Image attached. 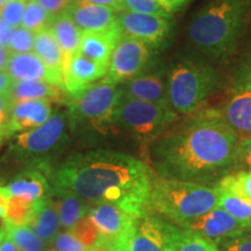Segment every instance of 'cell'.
Listing matches in <instances>:
<instances>
[{
	"label": "cell",
	"instance_id": "obj_1",
	"mask_svg": "<svg viewBox=\"0 0 251 251\" xmlns=\"http://www.w3.org/2000/svg\"><path fill=\"white\" fill-rule=\"evenodd\" d=\"M238 135L214 109L194 113L150 144V163L164 179L214 187L233 171Z\"/></svg>",
	"mask_w": 251,
	"mask_h": 251
},
{
	"label": "cell",
	"instance_id": "obj_2",
	"mask_svg": "<svg viewBox=\"0 0 251 251\" xmlns=\"http://www.w3.org/2000/svg\"><path fill=\"white\" fill-rule=\"evenodd\" d=\"M156 174L136 157L113 150H91L69 156L54 166L52 187L68 190L90 205L113 203L140 216L149 212Z\"/></svg>",
	"mask_w": 251,
	"mask_h": 251
},
{
	"label": "cell",
	"instance_id": "obj_3",
	"mask_svg": "<svg viewBox=\"0 0 251 251\" xmlns=\"http://www.w3.org/2000/svg\"><path fill=\"white\" fill-rule=\"evenodd\" d=\"M74 129L68 109H57L40 127L9 139L0 159V172L12 175L27 168L52 171V159L64 149Z\"/></svg>",
	"mask_w": 251,
	"mask_h": 251
},
{
	"label": "cell",
	"instance_id": "obj_4",
	"mask_svg": "<svg viewBox=\"0 0 251 251\" xmlns=\"http://www.w3.org/2000/svg\"><path fill=\"white\" fill-rule=\"evenodd\" d=\"M250 4L251 0H209L188 25L190 42L211 57H224L242 33Z\"/></svg>",
	"mask_w": 251,
	"mask_h": 251
},
{
	"label": "cell",
	"instance_id": "obj_5",
	"mask_svg": "<svg viewBox=\"0 0 251 251\" xmlns=\"http://www.w3.org/2000/svg\"><path fill=\"white\" fill-rule=\"evenodd\" d=\"M219 196L216 187L164 179L155 176L149 199V212L170 220L176 226H181L215 208Z\"/></svg>",
	"mask_w": 251,
	"mask_h": 251
},
{
	"label": "cell",
	"instance_id": "obj_6",
	"mask_svg": "<svg viewBox=\"0 0 251 251\" xmlns=\"http://www.w3.org/2000/svg\"><path fill=\"white\" fill-rule=\"evenodd\" d=\"M166 76L169 105L179 115L199 112L219 85L211 65L187 58L176 62Z\"/></svg>",
	"mask_w": 251,
	"mask_h": 251
},
{
	"label": "cell",
	"instance_id": "obj_7",
	"mask_svg": "<svg viewBox=\"0 0 251 251\" xmlns=\"http://www.w3.org/2000/svg\"><path fill=\"white\" fill-rule=\"evenodd\" d=\"M170 106L122 96L114 114V128L129 134L141 143L151 144L179 121Z\"/></svg>",
	"mask_w": 251,
	"mask_h": 251
},
{
	"label": "cell",
	"instance_id": "obj_8",
	"mask_svg": "<svg viewBox=\"0 0 251 251\" xmlns=\"http://www.w3.org/2000/svg\"><path fill=\"white\" fill-rule=\"evenodd\" d=\"M122 98L121 86L100 79L79 92L67 97L72 126L87 125L103 133L114 127L113 120Z\"/></svg>",
	"mask_w": 251,
	"mask_h": 251
},
{
	"label": "cell",
	"instance_id": "obj_9",
	"mask_svg": "<svg viewBox=\"0 0 251 251\" xmlns=\"http://www.w3.org/2000/svg\"><path fill=\"white\" fill-rule=\"evenodd\" d=\"M152 56V48L143 41L122 35L113 51L108 71L102 80L121 85L142 74Z\"/></svg>",
	"mask_w": 251,
	"mask_h": 251
},
{
	"label": "cell",
	"instance_id": "obj_10",
	"mask_svg": "<svg viewBox=\"0 0 251 251\" xmlns=\"http://www.w3.org/2000/svg\"><path fill=\"white\" fill-rule=\"evenodd\" d=\"M87 216L99 231L100 240L97 247H103L109 251L127 244L131 228L137 219V215L121 207L105 202L91 205Z\"/></svg>",
	"mask_w": 251,
	"mask_h": 251
},
{
	"label": "cell",
	"instance_id": "obj_11",
	"mask_svg": "<svg viewBox=\"0 0 251 251\" xmlns=\"http://www.w3.org/2000/svg\"><path fill=\"white\" fill-rule=\"evenodd\" d=\"M50 175L51 171L27 168L4 178V183L0 185L5 188L8 197L36 205L52 198L54 188L50 181Z\"/></svg>",
	"mask_w": 251,
	"mask_h": 251
},
{
	"label": "cell",
	"instance_id": "obj_12",
	"mask_svg": "<svg viewBox=\"0 0 251 251\" xmlns=\"http://www.w3.org/2000/svg\"><path fill=\"white\" fill-rule=\"evenodd\" d=\"M117 24L120 27L122 35L143 41L151 48L164 43L172 30L171 18L130 11L120 12L118 14Z\"/></svg>",
	"mask_w": 251,
	"mask_h": 251
},
{
	"label": "cell",
	"instance_id": "obj_13",
	"mask_svg": "<svg viewBox=\"0 0 251 251\" xmlns=\"http://www.w3.org/2000/svg\"><path fill=\"white\" fill-rule=\"evenodd\" d=\"M172 224L152 212L135 220L127 241L128 251H169Z\"/></svg>",
	"mask_w": 251,
	"mask_h": 251
},
{
	"label": "cell",
	"instance_id": "obj_14",
	"mask_svg": "<svg viewBox=\"0 0 251 251\" xmlns=\"http://www.w3.org/2000/svg\"><path fill=\"white\" fill-rule=\"evenodd\" d=\"M178 227L200 235L219 246L228 238L236 236L251 228V225L235 219L225 209L216 206L206 214L185 222Z\"/></svg>",
	"mask_w": 251,
	"mask_h": 251
},
{
	"label": "cell",
	"instance_id": "obj_15",
	"mask_svg": "<svg viewBox=\"0 0 251 251\" xmlns=\"http://www.w3.org/2000/svg\"><path fill=\"white\" fill-rule=\"evenodd\" d=\"M52 112L51 102L47 100H25L13 103L6 129V141L42 126L51 117Z\"/></svg>",
	"mask_w": 251,
	"mask_h": 251
},
{
	"label": "cell",
	"instance_id": "obj_16",
	"mask_svg": "<svg viewBox=\"0 0 251 251\" xmlns=\"http://www.w3.org/2000/svg\"><path fill=\"white\" fill-rule=\"evenodd\" d=\"M108 68L91 61L81 54H76L68 62L63 79V91L68 96L79 92L96 83L107 74Z\"/></svg>",
	"mask_w": 251,
	"mask_h": 251
},
{
	"label": "cell",
	"instance_id": "obj_17",
	"mask_svg": "<svg viewBox=\"0 0 251 251\" xmlns=\"http://www.w3.org/2000/svg\"><path fill=\"white\" fill-rule=\"evenodd\" d=\"M122 96L143 101L169 105L168 76L162 72L140 74L121 84Z\"/></svg>",
	"mask_w": 251,
	"mask_h": 251
},
{
	"label": "cell",
	"instance_id": "obj_18",
	"mask_svg": "<svg viewBox=\"0 0 251 251\" xmlns=\"http://www.w3.org/2000/svg\"><path fill=\"white\" fill-rule=\"evenodd\" d=\"M121 37L122 31L118 24L103 30L83 31L78 52L108 68L113 51Z\"/></svg>",
	"mask_w": 251,
	"mask_h": 251
},
{
	"label": "cell",
	"instance_id": "obj_19",
	"mask_svg": "<svg viewBox=\"0 0 251 251\" xmlns=\"http://www.w3.org/2000/svg\"><path fill=\"white\" fill-rule=\"evenodd\" d=\"M67 13L81 31H97L109 28L117 24L119 14L107 6L85 0H75Z\"/></svg>",
	"mask_w": 251,
	"mask_h": 251
},
{
	"label": "cell",
	"instance_id": "obj_20",
	"mask_svg": "<svg viewBox=\"0 0 251 251\" xmlns=\"http://www.w3.org/2000/svg\"><path fill=\"white\" fill-rule=\"evenodd\" d=\"M33 52L48 69L56 85L63 89L65 71L64 52L49 28L35 34Z\"/></svg>",
	"mask_w": 251,
	"mask_h": 251
},
{
	"label": "cell",
	"instance_id": "obj_21",
	"mask_svg": "<svg viewBox=\"0 0 251 251\" xmlns=\"http://www.w3.org/2000/svg\"><path fill=\"white\" fill-rule=\"evenodd\" d=\"M216 111L238 137L251 135V90L235 91L227 102Z\"/></svg>",
	"mask_w": 251,
	"mask_h": 251
},
{
	"label": "cell",
	"instance_id": "obj_22",
	"mask_svg": "<svg viewBox=\"0 0 251 251\" xmlns=\"http://www.w3.org/2000/svg\"><path fill=\"white\" fill-rule=\"evenodd\" d=\"M9 96L13 103L25 100H47L51 103L67 101V94L62 87L46 80L14 81Z\"/></svg>",
	"mask_w": 251,
	"mask_h": 251
},
{
	"label": "cell",
	"instance_id": "obj_23",
	"mask_svg": "<svg viewBox=\"0 0 251 251\" xmlns=\"http://www.w3.org/2000/svg\"><path fill=\"white\" fill-rule=\"evenodd\" d=\"M6 72L14 81L46 80L55 84L51 74L34 52L12 54L7 68H6Z\"/></svg>",
	"mask_w": 251,
	"mask_h": 251
},
{
	"label": "cell",
	"instance_id": "obj_24",
	"mask_svg": "<svg viewBox=\"0 0 251 251\" xmlns=\"http://www.w3.org/2000/svg\"><path fill=\"white\" fill-rule=\"evenodd\" d=\"M27 226L33 229L45 242L52 243L62 228L54 198L37 203Z\"/></svg>",
	"mask_w": 251,
	"mask_h": 251
},
{
	"label": "cell",
	"instance_id": "obj_25",
	"mask_svg": "<svg viewBox=\"0 0 251 251\" xmlns=\"http://www.w3.org/2000/svg\"><path fill=\"white\" fill-rule=\"evenodd\" d=\"M52 188V198L57 206L62 228H64V230H71L81 219L87 215L91 205L70 191Z\"/></svg>",
	"mask_w": 251,
	"mask_h": 251
},
{
	"label": "cell",
	"instance_id": "obj_26",
	"mask_svg": "<svg viewBox=\"0 0 251 251\" xmlns=\"http://www.w3.org/2000/svg\"><path fill=\"white\" fill-rule=\"evenodd\" d=\"M48 28L54 34L59 46H61L63 52H64L65 67H67L68 62L79 51L81 33L83 31L69 17L67 12L52 17L51 23H50Z\"/></svg>",
	"mask_w": 251,
	"mask_h": 251
},
{
	"label": "cell",
	"instance_id": "obj_27",
	"mask_svg": "<svg viewBox=\"0 0 251 251\" xmlns=\"http://www.w3.org/2000/svg\"><path fill=\"white\" fill-rule=\"evenodd\" d=\"M169 251H221L211 241L174 225L171 228Z\"/></svg>",
	"mask_w": 251,
	"mask_h": 251
},
{
	"label": "cell",
	"instance_id": "obj_28",
	"mask_svg": "<svg viewBox=\"0 0 251 251\" xmlns=\"http://www.w3.org/2000/svg\"><path fill=\"white\" fill-rule=\"evenodd\" d=\"M5 234L21 251H45L48 243L28 226H13L2 222Z\"/></svg>",
	"mask_w": 251,
	"mask_h": 251
},
{
	"label": "cell",
	"instance_id": "obj_29",
	"mask_svg": "<svg viewBox=\"0 0 251 251\" xmlns=\"http://www.w3.org/2000/svg\"><path fill=\"white\" fill-rule=\"evenodd\" d=\"M219 193L218 207L235 219L251 225V199L225 191H219Z\"/></svg>",
	"mask_w": 251,
	"mask_h": 251
},
{
	"label": "cell",
	"instance_id": "obj_30",
	"mask_svg": "<svg viewBox=\"0 0 251 251\" xmlns=\"http://www.w3.org/2000/svg\"><path fill=\"white\" fill-rule=\"evenodd\" d=\"M51 19L52 15L46 11L36 0H28L25 6L21 27L36 34L41 30L47 29L51 23Z\"/></svg>",
	"mask_w": 251,
	"mask_h": 251
},
{
	"label": "cell",
	"instance_id": "obj_31",
	"mask_svg": "<svg viewBox=\"0 0 251 251\" xmlns=\"http://www.w3.org/2000/svg\"><path fill=\"white\" fill-rule=\"evenodd\" d=\"M214 187L251 199V171H236L225 176Z\"/></svg>",
	"mask_w": 251,
	"mask_h": 251
},
{
	"label": "cell",
	"instance_id": "obj_32",
	"mask_svg": "<svg viewBox=\"0 0 251 251\" xmlns=\"http://www.w3.org/2000/svg\"><path fill=\"white\" fill-rule=\"evenodd\" d=\"M36 205L9 197L2 222L13 226H27Z\"/></svg>",
	"mask_w": 251,
	"mask_h": 251
},
{
	"label": "cell",
	"instance_id": "obj_33",
	"mask_svg": "<svg viewBox=\"0 0 251 251\" xmlns=\"http://www.w3.org/2000/svg\"><path fill=\"white\" fill-rule=\"evenodd\" d=\"M70 231L87 249H92L99 244L100 235L98 229L96 228V226L93 225V222L87 215L84 219H81Z\"/></svg>",
	"mask_w": 251,
	"mask_h": 251
},
{
	"label": "cell",
	"instance_id": "obj_34",
	"mask_svg": "<svg viewBox=\"0 0 251 251\" xmlns=\"http://www.w3.org/2000/svg\"><path fill=\"white\" fill-rule=\"evenodd\" d=\"M122 11L171 18V14L165 11L158 0H122Z\"/></svg>",
	"mask_w": 251,
	"mask_h": 251
},
{
	"label": "cell",
	"instance_id": "obj_35",
	"mask_svg": "<svg viewBox=\"0 0 251 251\" xmlns=\"http://www.w3.org/2000/svg\"><path fill=\"white\" fill-rule=\"evenodd\" d=\"M34 39H35V33L33 31L21 26L14 28L8 49L11 50L12 54L33 52Z\"/></svg>",
	"mask_w": 251,
	"mask_h": 251
},
{
	"label": "cell",
	"instance_id": "obj_36",
	"mask_svg": "<svg viewBox=\"0 0 251 251\" xmlns=\"http://www.w3.org/2000/svg\"><path fill=\"white\" fill-rule=\"evenodd\" d=\"M233 171H251V135L238 137L234 153Z\"/></svg>",
	"mask_w": 251,
	"mask_h": 251
},
{
	"label": "cell",
	"instance_id": "obj_37",
	"mask_svg": "<svg viewBox=\"0 0 251 251\" xmlns=\"http://www.w3.org/2000/svg\"><path fill=\"white\" fill-rule=\"evenodd\" d=\"M26 0H8L6 4L0 8V18L13 28L20 27L23 21Z\"/></svg>",
	"mask_w": 251,
	"mask_h": 251
},
{
	"label": "cell",
	"instance_id": "obj_38",
	"mask_svg": "<svg viewBox=\"0 0 251 251\" xmlns=\"http://www.w3.org/2000/svg\"><path fill=\"white\" fill-rule=\"evenodd\" d=\"M56 251H87L89 249L80 242L70 230L59 231L52 241Z\"/></svg>",
	"mask_w": 251,
	"mask_h": 251
},
{
	"label": "cell",
	"instance_id": "obj_39",
	"mask_svg": "<svg viewBox=\"0 0 251 251\" xmlns=\"http://www.w3.org/2000/svg\"><path fill=\"white\" fill-rule=\"evenodd\" d=\"M221 251H251V228L218 246Z\"/></svg>",
	"mask_w": 251,
	"mask_h": 251
},
{
	"label": "cell",
	"instance_id": "obj_40",
	"mask_svg": "<svg viewBox=\"0 0 251 251\" xmlns=\"http://www.w3.org/2000/svg\"><path fill=\"white\" fill-rule=\"evenodd\" d=\"M12 107H13V101L9 92L0 93V144L6 141V129L11 118Z\"/></svg>",
	"mask_w": 251,
	"mask_h": 251
},
{
	"label": "cell",
	"instance_id": "obj_41",
	"mask_svg": "<svg viewBox=\"0 0 251 251\" xmlns=\"http://www.w3.org/2000/svg\"><path fill=\"white\" fill-rule=\"evenodd\" d=\"M52 17L65 13L75 0H36Z\"/></svg>",
	"mask_w": 251,
	"mask_h": 251
},
{
	"label": "cell",
	"instance_id": "obj_42",
	"mask_svg": "<svg viewBox=\"0 0 251 251\" xmlns=\"http://www.w3.org/2000/svg\"><path fill=\"white\" fill-rule=\"evenodd\" d=\"M242 90H251V56L247 63V65L244 67L243 71L241 72L236 86H235V91Z\"/></svg>",
	"mask_w": 251,
	"mask_h": 251
},
{
	"label": "cell",
	"instance_id": "obj_43",
	"mask_svg": "<svg viewBox=\"0 0 251 251\" xmlns=\"http://www.w3.org/2000/svg\"><path fill=\"white\" fill-rule=\"evenodd\" d=\"M13 30L14 28L11 25H8L4 19L0 18V45L2 47L8 48L12 35H13Z\"/></svg>",
	"mask_w": 251,
	"mask_h": 251
},
{
	"label": "cell",
	"instance_id": "obj_44",
	"mask_svg": "<svg viewBox=\"0 0 251 251\" xmlns=\"http://www.w3.org/2000/svg\"><path fill=\"white\" fill-rule=\"evenodd\" d=\"M161 2V5L164 7V9L168 13H174V12L178 11L185 2L188 0H158Z\"/></svg>",
	"mask_w": 251,
	"mask_h": 251
},
{
	"label": "cell",
	"instance_id": "obj_45",
	"mask_svg": "<svg viewBox=\"0 0 251 251\" xmlns=\"http://www.w3.org/2000/svg\"><path fill=\"white\" fill-rule=\"evenodd\" d=\"M14 80L6 71H0V93L9 92Z\"/></svg>",
	"mask_w": 251,
	"mask_h": 251
},
{
	"label": "cell",
	"instance_id": "obj_46",
	"mask_svg": "<svg viewBox=\"0 0 251 251\" xmlns=\"http://www.w3.org/2000/svg\"><path fill=\"white\" fill-rule=\"evenodd\" d=\"M85 1L107 6V7H111L114 11H117L118 13L122 12V0H85Z\"/></svg>",
	"mask_w": 251,
	"mask_h": 251
},
{
	"label": "cell",
	"instance_id": "obj_47",
	"mask_svg": "<svg viewBox=\"0 0 251 251\" xmlns=\"http://www.w3.org/2000/svg\"><path fill=\"white\" fill-rule=\"evenodd\" d=\"M11 55V50L0 45V71H6Z\"/></svg>",
	"mask_w": 251,
	"mask_h": 251
},
{
	"label": "cell",
	"instance_id": "obj_48",
	"mask_svg": "<svg viewBox=\"0 0 251 251\" xmlns=\"http://www.w3.org/2000/svg\"><path fill=\"white\" fill-rule=\"evenodd\" d=\"M8 194L5 191V188L0 185V218L4 219L6 213V206L8 201Z\"/></svg>",
	"mask_w": 251,
	"mask_h": 251
},
{
	"label": "cell",
	"instance_id": "obj_49",
	"mask_svg": "<svg viewBox=\"0 0 251 251\" xmlns=\"http://www.w3.org/2000/svg\"><path fill=\"white\" fill-rule=\"evenodd\" d=\"M0 251H21V250L19 249V248L12 242L11 238H8L5 234L4 240H2L1 242V247H0Z\"/></svg>",
	"mask_w": 251,
	"mask_h": 251
},
{
	"label": "cell",
	"instance_id": "obj_50",
	"mask_svg": "<svg viewBox=\"0 0 251 251\" xmlns=\"http://www.w3.org/2000/svg\"><path fill=\"white\" fill-rule=\"evenodd\" d=\"M4 237H5V229L4 228H0V247H1V242H2V240H4Z\"/></svg>",
	"mask_w": 251,
	"mask_h": 251
},
{
	"label": "cell",
	"instance_id": "obj_51",
	"mask_svg": "<svg viewBox=\"0 0 251 251\" xmlns=\"http://www.w3.org/2000/svg\"><path fill=\"white\" fill-rule=\"evenodd\" d=\"M113 251H128L127 244H122V246H120L119 248H117V249L113 250Z\"/></svg>",
	"mask_w": 251,
	"mask_h": 251
},
{
	"label": "cell",
	"instance_id": "obj_52",
	"mask_svg": "<svg viewBox=\"0 0 251 251\" xmlns=\"http://www.w3.org/2000/svg\"><path fill=\"white\" fill-rule=\"evenodd\" d=\"M7 1H8V0H0V8H1L2 6H4Z\"/></svg>",
	"mask_w": 251,
	"mask_h": 251
},
{
	"label": "cell",
	"instance_id": "obj_53",
	"mask_svg": "<svg viewBox=\"0 0 251 251\" xmlns=\"http://www.w3.org/2000/svg\"><path fill=\"white\" fill-rule=\"evenodd\" d=\"M45 251H56V250H51V249H48V250H45Z\"/></svg>",
	"mask_w": 251,
	"mask_h": 251
},
{
	"label": "cell",
	"instance_id": "obj_54",
	"mask_svg": "<svg viewBox=\"0 0 251 251\" xmlns=\"http://www.w3.org/2000/svg\"><path fill=\"white\" fill-rule=\"evenodd\" d=\"M26 1H28V0H26Z\"/></svg>",
	"mask_w": 251,
	"mask_h": 251
},
{
	"label": "cell",
	"instance_id": "obj_55",
	"mask_svg": "<svg viewBox=\"0 0 251 251\" xmlns=\"http://www.w3.org/2000/svg\"><path fill=\"white\" fill-rule=\"evenodd\" d=\"M87 251H90V250H87Z\"/></svg>",
	"mask_w": 251,
	"mask_h": 251
}]
</instances>
